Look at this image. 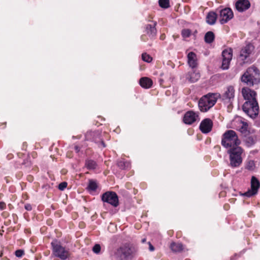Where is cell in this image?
Instances as JSON below:
<instances>
[{"label":"cell","instance_id":"6da1fadb","mask_svg":"<svg viewBox=\"0 0 260 260\" xmlns=\"http://www.w3.org/2000/svg\"><path fill=\"white\" fill-rule=\"evenodd\" d=\"M108 251L112 260H135L139 254V241L126 232L115 235L109 240Z\"/></svg>","mask_w":260,"mask_h":260},{"label":"cell","instance_id":"7a4b0ae2","mask_svg":"<svg viewBox=\"0 0 260 260\" xmlns=\"http://www.w3.org/2000/svg\"><path fill=\"white\" fill-rule=\"evenodd\" d=\"M101 199L105 209L111 216L118 213L120 210L126 211L133 207L134 202L132 195L126 190L118 192L105 190L101 193Z\"/></svg>","mask_w":260,"mask_h":260},{"label":"cell","instance_id":"3957f363","mask_svg":"<svg viewBox=\"0 0 260 260\" xmlns=\"http://www.w3.org/2000/svg\"><path fill=\"white\" fill-rule=\"evenodd\" d=\"M231 185L234 191L238 194L250 198L258 193L260 178L258 176L251 171H240L233 176Z\"/></svg>","mask_w":260,"mask_h":260},{"label":"cell","instance_id":"277c9868","mask_svg":"<svg viewBox=\"0 0 260 260\" xmlns=\"http://www.w3.org/2000/svg\"><path fill=\"white\" fill-rule=\"evenodd\" d=\"M238 109L255 124L259 121V107L257 92L253 89L239 84Z\"/></svg>","mask_w":260,"mask_h":260},{"label":"cell","instance_id":"5b68a950","mask_svg":"<svg viewBox=\"0 0 260 260\" xmlns=\"http://www.w3.org/2000/svg\"><path fill=\"white\" fill-rule=\"evenodd\" d=\"M234 50L233 48L226 46L216 55L211 57L206 62V69L209 74H215L228 70L231 65Z\"/></svg>","mask_w":260,"mask_h":260},{"label":"cell","instance_id":"8992f818","mask_svg":"<svg viewBox=\"0 0 260 260\" xmlns=\"http://www.w3.org/2000/svg\"><path fill=\"white\" fill-rule=\"evenodd\" d=\"M259 54V41L253 39H247L235 51L236 63L240 66L250 64Z\"/></svg>","mask_w":260,"mask_h":260},{"label":"cell","instance_id":"52a82bcc","mask_svg":"<svg viewBox=\"0 0 260 260\" xmlns=\"http://www.w3.org/2000/svg\"><path fill=\"white\" fill-rule=\"evenodd\" d=\"M164 250L168 258L173 260H183L189 255V249L186 243L175 237L165 240Z\"/></svg>","mask_w":260,"mask_h":260},{"label":"cell","instance_id":"ba28073f","mask_svg":"<svg viewBox=\"0 0 260 260\" xmlns=\"http://www.w3.org/2000/svg\"><path fill=\"white\" fill-rule=\"evenodd\" d=\"M246 158V152L241 146L227 148L224 154V161L226 164L232 169L241 167Z\"/></svg>","mask_w":260,"mask_h":260},{"label":"cell","instance_id":"9c48e42d","mask_svg":"<svg viewBox=\"0 0 260 260\" xmlns=\"http://www.w3.org/2000/svg\"><path fill=\"white\" fill-rule=\"evenodd\" d=\"M227 128V129L234 130L238 132L241 135L242 139L257 133V131L253 128L252 124L249 121L238 115L235 116L228 122Z\"/></svg>","mask_w":260,"mask_h":260},{"label":"cell","instance_id":"30bf717a","mask_svg":"<svg viewBox=\"0 0 260 260\" xmlns=\"http://www.w3.org/2000/svg\"><path fill=\"white\" fill-rule=\"evenodd\" d=\"M233 6L236 19L239 21L244 22L253 13L255 4L254 0H234Z\"/></svg>","mask_w":260,"mask_h":260},{"label":"cell","instance_id":"8fae6325","mask_svg":"<svg viewBox=\"0 0 260 260\" xmlns=\"http://www.w3.org/2000/svg\"><path fill=\"white\" fill-rule=\"evenodd\" d=\"M217 33L211 27H207L199 33L195 39V45L198 47L209 50L215 48L217 41Z\"/></svg>","mask_w":260,"mask_h":260},{"label":"cell","instance_id":"7c38bea8","mask_svg":"<svg viewBox=\"0 0 260 260\" xmlns=\"http://www.w3.org/2000/svg\"><path fill=\"white\" fill-rule=\"evenodd\" d=\"M240 83L254 90L258 89L260 83V73L258 67L252 65L247 68L241 74Z\"/></svg>","mask_w":260,"mask_h":260},{"label":"cell","instance_id":"4fadbf2b","mask_svg":"<svg viewBox=\"0 0 260 260\" xmlns=\"http://www.w3.org/2000/svg\"><path fill=\"white\" fill-rule=\"evenodd\" d=\"M221 124L217 120L216 115L211 114L203 119L197 132L206 136H213L221 129Z\"/></svg>","mask_w":260,"mask_h":260},{"label":"cell","instance_id":"5bb4252c","mask_svg":"<svg viewBox=\"0 0 260 260\" xmlns=\"http://www.w3.org/2000/svg\"><path fill=\"white\" fill-rule=\"evenodd\" d=\"M180 34L182 39L185 42H190L195 40L199 34L201 28L199 24L180 20L178 21Z\"/></svg>","mask_w":260,"mask_h":260},{"label":"cell","instance_id":"9a60e30c","mask_svg":"<svg viewBox=\"0 0 260 260\" xmlns=\"http://www.w3.org/2000/svg\"><path fill=\"white\" fill-rule=\"evenodd\" d=\"M220 96L217 92H210L203 96L198 101L199 111L202 113L209 112L216 105Z\"/></svg>","mask_w":260,"mask_h":260},{"label":"cell","instance_id":"2e32d148","mask_svg":"<svg viewBox=\"0 0 260 260\" xmlns=\"http://www.w3.org/2000/svg\"><path fill=\"white\" fill-rule=\"evenodd\" d=\"M84 167L92 174H99L105 169V164L101 155L95 152L91 157L85 159Z\"/></svg>","mask_w":260,"mask_h":260},{"label":"cell","instance_id":"e0dca14e","mask_svg":"<svg viewBox=\"0 0 260 260\" xmlns=\"http://www.w3.org/2000/svg\"><path fill=\"white\" fill-rule=\"evenodd\" d=\"M132 166L131 160L118 158L113 161L111 170L115 177L122 180L131 170Z\"/></svg>","mask_w":260,"mask_h":260},{"label":"cell","instance_id":"ac0fdd59","mask_svg":"<svg viewBox=\"0 0 260 260\" xmlns=\"http://www.w3.org/2000/svg\"><path fill=\"white\" fill-rule=\"evenodd\" d=\"M242 141L241 135L231 129H227L221 137V144L226 149L239 146Z\"/></svg>","mask_w":260,"mask_h":260},{"label":"cell","instance_id":"d6986e66","mask_svg":"<svg viewBox=\"0 0 260 260\" xmlns=\"http://www.w3.org/2000/svg\"><path fill=\"white\" fill-rule=\"evenodd\" d=\"M157 50L152 48L143 50L138 58L139 66L141 70L151 68L157 59Z\"/></svg>","mask_w":260,"mask_h":260},{"label":"cell","instance_id":"ffe728a7","mask_svg":"<svg viewBox=\"0 0 260 260\" xmlns=\"http://www.w3.org/2000/svg\"><path fill=\"white\" fill-rule=\"evenodd\" d=\"M185 56L188 67L192 70H197L202 59L200 52L194 47H190L186 51Z\"/></svg>","mask_w":260,"mask_h":260},{"label":"cell","instance_id":"44dd1931","mask_svg":"<svg viewBox=\"0 0 260 260\" xmlns=\"http://www.w3.org/2000/svg\"><path fill=\"white\" fill-rule=\"evenodd\" d=\"M200 120V114L195 110L187 109L182 113L181 122L184 125L187 127H195Z\"/></svg>","mask_w":260,"mask_h":260},{"label":"cell","instance_id":"7402d4cb","mask_svg":"<svg viewBox=\"0 0 260 260\" xmlns=\"http://www.w3.org/2000/svg\"><path fill=\"white\" fill-rule=\"evenodd\" d=\"M51 246L54 256L61 259L68 258L69 250L62 241L55 239L52 241Z\"/></svg>","mask_w":260,"mask_h":260},{"label":"cell","instance_id":"603a6c76","mask_svg":"<svg viewBox=\"0 0 260 260\" xmlns=\"http://www.w3.org/2000/svg\"><path fill=\"white\" fill-rule=\"evenodd\" d=\"M244 168L252 172L258 171L259 167V152L257 149L251 151L246 160Z\"/></svg>","mask_w":260,"mask_h":260},{"label":"cell","instance_id":"cb8c5ba5","mask_svg":"<svg viewBox=\"0 0 260 260\" xmlns=\"http://www.w3.org/2000/svg\"><path fill=\"white\" fill-rule=\"evenodd\" d=\"M215 11L218 16L219 22L221 25L227 24L234 18V13L228 5L220 6Z\"/></svg>","mask_w":260,"mask_h":260},{"label":"cell","instance_id":"d4e9b609","mask_svg":"<svg viewBox=\"0 0 260 260\" xmlns=\"http://www.w3.org/2000/svg\"><path fill=\"white\" fill-rule=\"evenodd\" d=\"M138 84L144 90L151 89L157 85V78L146 73H141L137 78Z\"/></svg>","mask_w":260,"mask_h":260},{"label":"cell","instance_id":"484cf974","mask_svg":"<svg viewBox=\"0 0 260 260\" xmlns=\"http://www.w3.org/2000/svg\"><path fill=\"white\" fill-rule=\"evenodd\" d=\"M85 189L92 196H97L102 190V186L96 179H90L86 183Z\"/></svg>","mask_w":260,"mask_h":260},{"label":"cell","instance_id":"4316f807","mask_svg":"<svg viewBox=\"0 0 260 260\" xmlns=\"http://www.w3.org/2000/svg\"><path fill=\"white\" fill-rule=\"evenodd\" d=\"M235 96V89L233 86L226 87L224 92L220 96L221 101L224 104L225 107L228 106L234 100Z\"/></svg>","mask_w":260,"mask_h":260},{"label":"cell","instance_id":"83f0119b","mask_svg":"<svg viewBox=\"0 0 260 260\" xmlns=\"http://www.w3.org/2000/svg\"><path fill=\"white\" fill-rule=\"evenodd\" d=\"M143 31L151 40H154L158 37V30L157 25L154 24L144 25L143 27Z\"/></svg>","mask_w":260,"mask_h":260},{"label":"cell","instance_id":"f1b7e54d","mask_svg":"<svg viewBox=\"0 0 260 260\" xmlns=\"http://www.w3.org/2000/svg\"><path fill=\"white\" fill-rule=\"evenodd\" d=\"M174 6L172 0H158L152 7V9L159 12H164L170 9Z\"/></svg>","mask_w":260,"mask_h":260},{"label":"cell","instance_id":"f546056e","mask_svg":"<svg viewBox=\"0 0 260 260\" xmlns=\"http://www.w3.org/2000/svg\"><path fill=\"white\" fill-rule=\"evenodd\" d=\"M91 250L96 255H101L105 251L106 246L101 241L93 243L90 247Z\"/></svg>","mask_w":260,"mask_h":260},{"label":"cell","instance_id":"4dcf8cb0","mask_svg":"<svg viewBox=\"0 0 260 260\" xmlns=\"http://www.w3.org/2000/svg\"><path fill=\"white\" fill-rule=\"evenodd\" d=\"M206 22L210 25H215L218 20V16L216 11H210L205 15Z\"/></svg>","mask_w":260,"mask_h":260},{"label":"cell","instance_id":"1f68e13d","mask_svg":"<svg viewBox=\"0 0 260 260\" xmlns=\"http://www.w3.org/2000/svg\"><path fill=\"white\" fill-rule=\"evenodd\" d=\"M67 186H68L67 183L63 182L59 184L58 188L60 191H64L67 188Z\"/></svg>","mask_w":260,"mask_h":260},{"label":"cell","instance_id":"d6a6232c","mask_svg":"<svg viewBox=\"0 0 260 260\" xmlns=\"http://www.w3.org/2000/svg\"><path fill=\"white\" fill-rule=\"evenodd\" d=\"M15 254L17 257H21L24 254V251L23 249H18L16 251Z\"/></svg>","mask_w":260,"mask_h":260}]
</instances>
